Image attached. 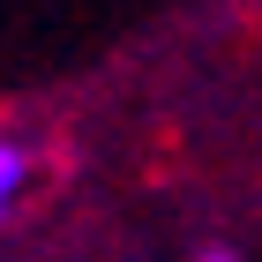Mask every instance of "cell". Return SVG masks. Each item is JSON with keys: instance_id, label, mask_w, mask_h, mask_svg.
Segmentation results:
<instances>
[{"instance_id": "6da1fadb", "label": "cell", "mask_w": 262, "mask_h": 262, "mask_svg": "<svg viewBox=\"0 0 262 262\" xmlns=\"http://www.w3.org/2000/svg\"><path fill=\"white\" fill-rule=\"evenodd\" d=\"M23 180H30V158H23V142H8V135H0V217L15 210Z\"/></svg>"}, {"instance_id": "7a4b0ae2", "label": "cell", "mask_w": 262, "mask_h": 262, "mask_svg": "<svg viewBox=\"0 0 262 262\" xmlns=\"http://www.w3.org/2000/svg\"><path fill=\"white\" fill-rule=\"evenodd\" d=\"M202 262H232V255H202Z\"/></svg>"}]
</instances>
